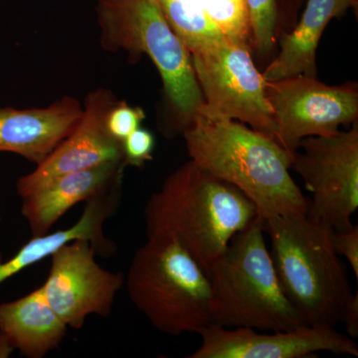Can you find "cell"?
I'll return each mask as SVG.
<instances>
[{
	"mask_svg": "<svg viewBox=\"0 0 358 358\" xmlns=\"http://www.w3.org/2000/svg\"><path fill=\"white\" fill-rule=\"evenodd\" d=\"M182 134L190 159L241 190L261 220L308 211L310 201L289 174L292 155L273 136L200 110Z\"/></svg>",
	"mask_w": 358,
	"mask_h": 358,
	"instance_id": "cell-1",
	"label": "cell"
},
{
	"mask_svg": "<svg viewBox=\"0 0 358 358\" xmlns=\"http://www.w3.org/2000/svg\"><path fill=\"white\" fill-rule=\"evenodd\" d=\"M257 218L255 205L241 190L192 159L164 180L145 207L147 237L178 240L205 273L232 238Z\"/></svg>",
	"mask_w": 358,
	"mask_h": 358,
	"instance_id": "cell-2",
	"label": "cell"
},
{
	"mask_svg": "<svg viewBox=\"0 0 358 358\" xmlns=\"http://www.w3.org/2000/svg\"><path fill=\"white\" fill-rule=\"evenodd\" d=\"M262 221V220H261ZM285 296L308 326L336 327L355 294L334 250V230L306 213L262 221Z\"/></svg>",
	"mask_w": 358,
	"mask_h": 358,
	"instance_id": "cell-3",
	"label": "cell"
},
{
	"mask_svg": "<svg viewBox=\"0 0 358 358\" xmlns=\"http://www.w3.org/2000/svg\"><path fill=\"white\" fill-rule=\"evenodd\" d=\"M264 233L257 218L232 238L207 271L212 324L261 331L306 326L282 292Z\"/></svg>",
	"mask_w": 358,
	"mask_h": 358,
	"instance_id": "cell-4",
	"label": "cell"
},
{
	"mask_svg": "<svg viewBox=\"0 0 358 358\" xmlns=\"http://www.w3.org/2000/svg\"><path fill=\"white\" fill-rule=\"evenodd\" d=\"M94 1L103 48L152 59L173 114L164 133L183 134L203 105V96L189 52L167 23L160 0Z\"/></svg>",
	"mask_w": 358,
	"mask_h": 358,
	"instance_id": "cell-5",
	"label": "cell"
},
{
	"mask_svg": "<svg viewBox=\"0 0 358 358\" xmlns=\"http://www.w3.org/2000/svg\"><path fill=\"white\" fill-rule=\"evenodd\" d=\"M129 300L162 333L199 334L212 324L208 277L178 240L148 237L124 279Z\"/></svg>",
	"mask_w": 358,
	"mask_h": 358,
	"instance_id": "cell-6",
	"label": "cell"
},
{
	"mask_svg": "<svg viewBox=\"0 0 358 358\" xmlns=\"http://www.w3.org/2000/svg\"><path fill=\"white\" fill-rule=\"evenodd\" d=\"M193 71L203 96L200 110L234 120L274 138L275 122L266 96V81L251 49L225 36L190 49Z\"/></svg>",
	"mask_w": 358,
	"mask_h": 358,
	"instance_id": "cell-7",
	"label": "cell"
},
{
	"mask_svg": "<svg viewBox=\"0 0 358 358\" xmlns=\"http://www.w3.org/2000/svg\"><path fill=\"white\" fill-rule=\"evenodd\" d=\"M292 166L312 193L308 215L334 231L352 228L358 208V124L331 136L303 138L292 155Z\"/></svg>",
	"mask_w": 358,
	"mask_h": 358,
	"instance_id": "cell-8",
	"label": "cell"
},
{
	"mask_svg": "<svg viewBox=\"0 0 358 358\" xmlns=\"http://www.w3.org/2000/svg\"><path fill=\"white\" fill-rule=\"evenodd\" d=\"M275 122L274 138L293 155L303 138L331 136L357 122V84L327 86L317 77L298 75L266 82Z\"/></svg>",
	"mask_w": 358,
	"mask_h": 358,
	"instance_id": "cell-9",
	"label": "cell"
},
{
	"mask_svg": "<svg viewBox=\"0 0 358 358\" xmlns=\"http://www.w3.org/2000/svg\"><path fill=\"white\" fill-rule=\"evenodd\" d=\"M96 255L91 242L77 239L50 256V270L41 288L51 308L72 329H82L89 315L109 317L124 284V274L101 267Z\"/></svg>",
	"mask_w": 358,
	"mask_h": 358,
	"instance_id": "cell-10",
	"label": "cell"
},
{
	"mask_svg": "<svg viewBox=\"0 0 358 358\" xmlns=\"http://www.w3.org/2000/svg\"><path fill=\"white\" fill-rule=\"evenodd\" d=\"M199 334L201 345L189 358H301L320 352L358 357L355 341L333 327L306 324L292 331L262 334L211 324Z\"/></svg>",
	"mask_w": 358,
	"mask_h": 358,
	"instance_id": "cell-11",
	"label": "cell"
},
{
	"mask_svg": "<svg viewBox=\"0 0 358 358\" xmlns=\"http://www.w3.org/2000/svg\"><path fill=\"white\" fill-rule=\"evenodd\" d=\"M115 102L107 89H96L89 94L74 131L32 173L18 179L16 190L21 199L63 174L106 162H124L122 141L113 138L106 126L108 113Z\"/></svg>",
	"mask_w": 358,
	"mask_h": 358,
	"instance_id": "cell-12",
	"label": "cell"
},
{
	"mask_svg": "<svg viewBox=\"0 0 358 358\" xmlns=\"http://www.w3.org/2000/svg\"><path fill=\"white\" fill-rule=\"evenodd\" d=\"M82 114L72 96L46 108L0 107V152H13L37 166L74 131Z\"/></svg>",
	"mask_w": 358,
	"mask_h": 358,
	"instance_id": "cell-13",
	"label": "cell"
},
{
	"mask_svg": "<svg viewBox=\"0 0 358 358\" xmlns=\"http://www.w3.org/2000/svg\"><path fill=\"white\" fill-rule=\"evenodd\" d=\"M126 166L124 162H106L84 171L63 174L22 197L21 213L33 236L47 234L52 226L75 205L122 183Z\"/></svg>",
	"mask_w": 358,
	"mask_h": 358,
	"instance_id": "cell-14",
	"label": "cell"
},
{
	"mask_svg": "<svg viewBox=\"0 0 358 358\" xmlns=\"http://www.w3.org/2000/svg\"><path fill=\"white\" fill-rule=\"evenodd\" d=\"M358 7V0H307L300 20L280 40V50L262 73L266 82L306 75L317 77L320 37L334 18Z\"/></svg>",
	"mask_w": 358,
	"mask_h": 358,
	"instance_id": "cell-15",
	"label": "cell"
},
{
	"mask_svg": "<svg viewBox=\"0 0 358 358\" xmlns=\"http://www.w3.org/2000/svg\"><path fill=\"white\" fill-rule=\"evenodd\" d=\"M67 327L49 305L41 287L18 300L0 303V334L23 357H46L61 345Z\"/></svg>",
	"mask_w": 358,
	"mask_h": 358,
	"instance_id": "cell-16",
	"label": "cell"
},
{
	"mask_svg": "<svg viewBox=\"0 0 358 358\" xmlns=\"http://www.w3.org/2000/svg\"><path fill=\"white\" fill-rule=\"evenodd\" d=\"M101 235L102 225L100 219L94 212L84 210L79 220L68 229L33 236L8 260H4L3 254L0 250V285L21 271L50 257L63 245L77 239L88 240L92 243H96Z\"/></svg>",
	"mask_w": 358,
	"mask_h": 358,
	"instance_id": "cell-17",
	"label": "cell"
},
{
	"mask_svg": "<svg viewBox=\"0 0 358 358\" xmlns=\"http://www.w3.org/2000/svg\"><path fill=\"white\" fill-rule=\"evenodd\" d=\"M251 27V50L268 56L293 29L303 0H245Z\"/></svg>",
	"mask_w": 358,
	"mask_h": 358,
	"instance_id": "cell-18",
	"label": "cell"
},
{
	"mask_svg": "<svg viewBox=\"0 0 358 358\" xmlns=\"http://www.w3.org/2000/svg\"><path fill=\"white\" fill-rule=\"evenodd\" d=\"M160 4L167 23L187 51L224 36L205 11L202 0H160Z\"/></svg>",
	"mask_w": 358,
	"mask_h": 358,
	"instance_id": "cell-19",
	"label": "cell"
},
{
	"mask_svg": "<svg viewBox=\"0 0 358 358\" xmlns=\"http://www.w3.org/2000/svg\"><path fill=\"white\" fill-rule=\"evenodd\" d=\"M202 3L226 38L251 49V27L245 0H202Z\"/></svg>",
	"mask_w": 358,
	"mask_h": 358,
	"instance_id": "cell-20",
	"label": "cell"
},
{
	"mask_svg": "<svg viewBox=\"0 0 358 358\" xmlns=\"http://www.w3.org/2000/svg\"><path fill=\"white\" fill-rule=\"evenodd\" d=\"M145 119V113L141 108L134 107L122 101L115 102L109 110L106 126L110 136L122 143L129 134L140 128Z\"/></svg>",
	"mask_w": 358,
	"mask_h": 358,
	"instance_id": "cell-21",
	"label": "cell"
},
{
	"mask_svg": "<svg viewBox=\"0 0 358 358\" xmlns=\"http://www.w3.org/2000/svg\"><path fill=\"white\" fill-rule=\"evenodd\" d=\"M155 141L154 134L148 129L138 128L122 141L126 166L143 167L154 159Z\"/></svg>",
	"mask_w": 358,
	"mask_h": 358,
	"instance_id": "cell-22",
	"label": "cell"
},
{
	"mask_svg": "<svg viewBox=\"0 0 358 358\" xmlns=\"http://www.w3.org/2000/svg\"><path fill=\"white\" fill-rule=\"evenodd\" d=\"M333 243L336 254L345 257L350 263L355 278H358V227L345 231H334Z\"/></svg>",
	"mask_w": 358,
	"mask_h": 358,
	"instance_id": "cell-23",
	"label": "cell"
},
{
	"mask_svg": "<svg viewBox=\"0 0 358 358\" xmlns=\"http://www.w3.org/2000/svg\"><path fill=\"white\" fill-rule=\"evenodd\" d=\"M343 322H345L346 333L350 338H358V294H355L350 301L343 315Z\"/></svg>",
	"mask_w": 358,
	"mask_h": 358,
	"instance_id": "cell-24",
	"label": "cell"
},
{
	"mask_svg": "<svg viewBox=\"0 0 358 358\" xmlns=\"http://www.w3.org/2000/svg\"><path fill=\"white\" fill-rule=\"evenodd\" d=\"M13 350V346L9 345L3 334H0V358L8 357Z\"/></svg>",
	"mask_w": 358,
	"mask_h": 358,
	"instance_id": "cell-25",
	"label": "cell"
}]
</instances>
